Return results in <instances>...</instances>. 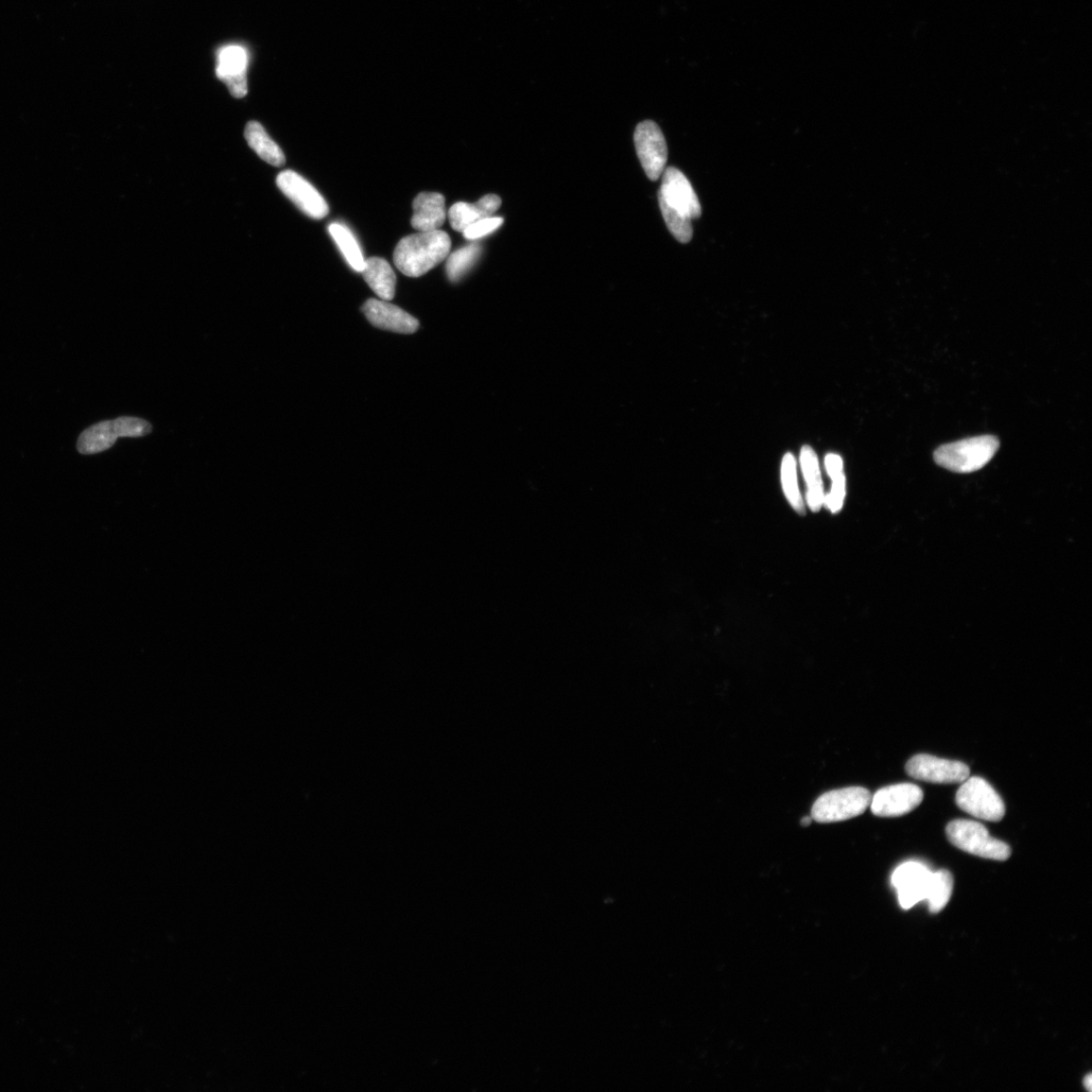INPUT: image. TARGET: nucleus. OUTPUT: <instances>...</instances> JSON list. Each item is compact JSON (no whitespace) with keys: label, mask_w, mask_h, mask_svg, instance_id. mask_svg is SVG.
I'll list each match as a JSON object with an SVG mask.
<instances>
[{"label":"nucleus","mask_w":1092,"mask_h":1092,"mask_svg":"<svg viewBox=\"0 0 1092 1092\" xmlns=\"http://www.w3.org/2000/svg\"><path fill=\"white\" fill-rule=\"evenodd\" d=\"M363 312L375 327L402 334H412L418 327L417 320L395 304L384 300H369Z\"/></svg>","instance_id":"nucleus-14"},{"label":"nucleus","mask_w":1092,"mask_h":1092,"mask_svg":"<svg viewBox=\"0 0 1092 1092\" xmlns=\"http://www.w3.org/2000/svg\"><path fill=\"white\" fill-rule=\"evenodd\" d=\"M412 227L419 232L440 230L446 220L445 199L437 193H422L413 202Z\"/></svg>","instance_id":"nucleus-16"},{"label":"nucleus","mask_w":1092,"mask_h":1092,"mask_svg":"<svg viewBox=\"0 0 1092 1092\" xmlns=\"http://www.w3.org/2000/svg\"><path fill=\"white\" fill-rule=\"evenodd\" d=\"M953 886L954 880L949 871L931 872L926 899L928 902L930 912L938 913L948 905L953 893Z\"/></svg>","instance_id":"nucleus-20"},{"label":"nucleus","mask_w":1092,"mask_h":1092,"mask_svg":"<svg viewBox=\"0 0 1092 1092\" xmlns=\"http://www.w3.org/2000/svg\"><path fill=\"white\" fill-rule=\"evenodd\" d=\"M151 432L149 422L137 417L103 421L81 433L78 450L82 455L99 454L113 447L120 437H141Z\"/></svg>","instance_id":"nucleus-4"},{"label":"nucleus","mask_w":1092,"mask_h":1092,"mask_svg":"<svg viewBox=\"0 0 1092 1092\" xmlns=\"http://www.w3.org/2000/svg\"><path fill=\"white\" fill-rule=\"evenodd\" d=\"M502 200L496 195H488L476 203L457 202L448 212L451 227L463 232L482 218L493 217L501 207Z\"/></svg>","instance_id":"nucleus-15"},{"label":"nucleus","mask_w":1092,"mask_h":1092,"mask_svg":"<svg viewBox=\"0 0 1092 1092\" xmlns=\"http://www.w3.org/2000/svg\"><path fill=\"white\" fill-rule=\"evenodd\" d=\"M833 479V486L831 493L824 500L826 506L833 513H837L842 507L844 496H846V477L841 474Z\"/></svg>","instance_id":"nucleus-25"},{"label":"nucleus","mask_w":1092,"mask_h":1092,"mask_svg":"<svg viewBox=\"0 0 1092 1092\" xmlns=\"http://www.w3.org/2000/svg\"><path fill=\"white\" fill-rule=\"evenodd\" d=\"M634 144L648 178L652 182L661 179L667 162V147L660 127L651 121L640 123L635 129Z\"/></svg>","instance_id":"nucleus-8"},{"label":"nucleus","mask_w":1092,"mask_h":1092,"mask_svg":"<svg viewBox=\"0 0 1092 1092\" xmlns=\"http://www.w3.org/2000/svg\"><path fill=\"white\" fill-rule=\"evenodd\" d=\"M247 65L249 55L241 46H227L217 53V77L227 85L234 97L242 98L249 92Z\"/></svg>","instance_id":"nucleus-13"},{"label":"nucleus","mask_w":1092,"mask_h":1092,"mask_svg":"<svg viewBox=\"0 0 1092 1092\" xmlns=\"http://www.w3.org/2000/svg\"><path fill=\"white\" fill-rule=\"evenodd\" d=\"M930 875L931 871L919 862H908L896 868L892 883L902 909L910 910L927 899Z\"/></svg>","instance_id":"nucleus-12"},{"label":"nucleus","mask_w":1092,"mask_h":1092,"mask_svg":"<svg viewBox=\"0 0 1092 1092\" xmlns=\"http://www.w3.org/2000/svg\"><path fill=\"white\" fill-rule=\"evenodd\" d=\"M782 485L789 503L799 514H805L803 497H801L796 473V461L792 455H786L781 468Z\"/></svg>","instance_id":"nucleus-23"},{"label":"nucleus","mask_w":1092,"mask_h":1092,"mask_svg":"<svg viewBox=\"0 0 1092 1092\" xmlns=\"http://www.w3.org/2000/svg\"><path fill=\"white\" fill-rule=\"evenodd\" d=\"M906 770L916 780L938 784L962 783L970 775L969 767L965 764L929 754L914 755L908 762Z\"/></svg>","instance_id":"nucleus-10"},{"label":"nucleus","mask_w":1092,"mask_h":1092,"mask_svg":"<svg viewBox=\"0 0 1092 1092\" xmlns=\"http://www.w3.org/2000/svg\"><path fill=\"white\" fill-rule=\"evenodd\" d=\"M450 249L451 240L444 231L419 232L399 242L394 252L395 266L409 278H419L440 265Z\"/></svg>","instance_id":"nucleus-2"},{"label":"nucleus","mask_w":1092,"mask_h":1092,"mask_svg":"<svg viewBox=\"0 0 1092 1092\" xmlns=\"http://www.w3.org/2000/svg\"><path fill=\"white\" fill-rule=\"evenodd\" d=\"M1084 1084H1085V1087L1087 1088V1090H1088V1091H1091V1085H1092V1077H1091V1075H1090V1074H1089V1075L1086 1077V1079L1084 1080Z\"/></svg>","instance_id":"nucleus-27"},{"label":"nucleus","mask_w":1092,"mask_h":1092,"mask_svg":"<svg viewBox=\"0 0 1092 1092\" xmlns=\"http://www.w3.org/2000/svg\"><path fill=\"white\" fill-rule=\"evenodd\" d=\"M362 273L364 280L378 298L384 301L394 299L397 279L387 260L380 257L366 259Z\"/></svg>","instance_id":"nucleus-17"},{"label":"nucleus","mask_w":1092,"mask_h":1092,"mask_svg":"<svg viewBox=\"0 0 1092 1092\" xmlns=\"http://www.w3.org/2000/svg\"><path fill=\"white\" fill-rule=\"evenodd\" d=\"M279 188L305 215L317 218L325 217L329 207L317 189L295 171L286 170L276 179Z\"/></svg>","instance_id":"nucleus-11"},{"label":"nucleus","mask_w":1092,"mask_h":1092,"mask_svg":"<svg viewBox=\"0 0 1092 1092\" xmlns=\"http://www.w3.org/2000/svg\"><path fill=\"white\" fill-rule=\"evenodd\" d=\"M956 804L972 817L1000 822L1006 814V806L993 786L979 777L967 778L956 794Z\"/></svg>","instance_id":"nucleus-7"},{"label":"nucleus","mask_w":1092,"mask_h":1092,"mask_svg":"<svg viewBox=\"0 0 1092 1092\" xmlns=\"http://www.w3.org/2000/svg\"><path fill=\"white\" fill-rule=\"evenodd\" d=\"M812 821H813L812 818L806 817L803 821H801V824H803L805 826H808V825H810Z\"/></svg>","instance_id":"nucleus-28"},{"label":"nucleus","mask_w":1092,"mask_h":1092,"mask_svg":"<svg viewBox=\"0 0 1092 1092\" xmlns=\"http://www.w3.org/2000/svg\"><path fill=\"white\" fill-rule=\"evenodd\" d=\"M945 832L955 847L969 854L996 861H1007L1011 857L1009 844L990 836L979 823L953 821L946 825Z\"/></svg>","instance_id":"nucleus-5"},{"label":"nucleus","mask_w":1092,"mask_h":1092,"mask_svg":"<svg viewBox=\"0 0 1092 1092\" xmlns=\"http://www.w3.org/2000/svg\"><path fill=\"white\" fill-rule=\"evenodd\" d=\"M800 459L808 489V505L813 512H819L825 498L818 457L811 447L805 446Z\"/></svg>","instance_id":"nucleus-19"},{"label":"nucleus","mask_w":1092,"mask_h":1092,"mask_svg":"<svg viewBox=\"0 0 1092 1092\" xmlns=\"http://www.w3.org/2000/svg\"><path fill=\"white\" fill-rule=\"evenodd\" d=\"M923 799L924 792L919 786L895 784L878 790L872 797L870 807L872 813L880 818L901 817L919 806Z\"/></svg>","instance_id":"nucleus-9"},{"label":"nucleus","mask_w":1092,"mask_h":1092,"mask_svg":"<svg viewBox=\"0 0 1092 1092\" xmlns=\"http://www.w3.org/2000/svg\"><path fill=\"white\" fill-rule=\"evenodd\" d=\"M872 795L863 788H848L822 795L812 806L811 818L821 823L848 821L870 807Z\"/></svg>","instance_id":"nucleus-6"},{"label":"nucleus","mask_w":1092,"mask_h":1092,"mask_svg":"<svg viewBox=\"0 0 1092 1092\" xmlns=\"http://www.w3.org/2000/svg\"><path fill=\"white\" fill-rule=\"evenodd\" d=\"M659 202L664 220L672 235L681 243H688L693 236L692 221L701 217V201L688 179L675 167L663 173Z\"/></svg>","instance_id":"nucleus-1"},{"label":"nucleus","mask_w":1092,"mask_h":1092,"mask_svg":"<svg viewBox=\"0 0 1092 1092\" xmlns=\"http://www.w3.org/2000/svg\"><path fill=\"white\" fill-rule=\"evenodd\" d=\"M329 232L332 238L338 245L349 266L355 270L362 272L364 265H366V259H364L360 247L352 231L342 224L333 223L329 226Z\"/></svg>","instance_id":"nucleus-21"},{"label":"nucleus","mask_w":1092,"mask_h":1092,"mask_svg":"<svg viewBox=\"0 0 1092 1092\" xmlns=\"http://www.w3.org/2000/svg\"><path fill=\"white\" fill-rule=\"evenodd\" d=\"M245 139L250 147L270 165L281 167L286 164V157L280 146L266 132V129L257 122H250L245 128Z\"/></svg>","instance_id":"nucleus-18"},{"label":"nucleus","mask_w":1092,"mask_h":1092,"mask_svg":"<svg viewBox=\"0 0 1092 1092\" xmlns=\"http://www.w3.org/2000/svg\"><path fill=\"white\" fill-rule=\"evenodd\" d=\"M825 467L829 477L834 478L842 474V459L837 455H828L825 458Z\"/></svg>","instance_id":"nucleus-26"},{"label":"nucleus","mask_w":1092,"mask_h":1092,"mask_svg":"<svg viewBox=\"0 0 1092 1092\" xmlns=\"http://www.w3.org/2000/svg\"><path fill=\"white\" fill-rule=\"evenodd\" d=\"M999 448L996 436L983 435L945 444L935 453L940 467L958 474L978 472L994 459Z\"/></svg>","instance_id":"nucleus-3"},{"label":"nucleus","mask_w":1092,"mask_h":1092,"mask_svg":"<svg viewBox=\"0 0 1092 1092\" xmlns=\"http://www.w3.org/2000/svg\"><path fill=\"white\" fill-rule=\"evenodd\" d=\"M503 223V217H485L465 229L462 234L465 239L477 240L491 234L499 229Z\"/></svg>","instance_id":"nucleus-24"},{"label":"nucleus","mask_w":1092,"mask_h":1092,"mask_svg":"<svg viewBox=\"0 0 1092 1092\" xmlns=\"http://www.w3.org/2000/svg\"><path fill=\"white\" fill-rule=\"evenodd\" d=\"M480 246L471 244L463 247L448 257L446 272L450 282L456 283L462 278L475 264L480 254Z\"/></svg>","instance_id":"nucleus-22"}]
</instances>
